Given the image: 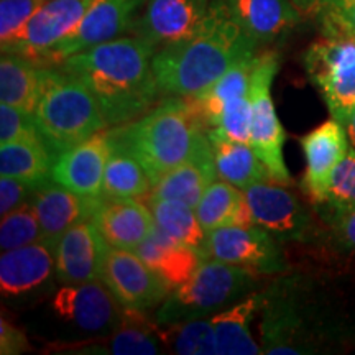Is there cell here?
<instances>
[{"label":"cell","instance_id":"obj_44","mask_svg":"<svg viewBox=\"0 0 355 355\" xmlns=\"http://www.w3.org/2000/svg\"><path fill=\"white\" fill-rule=\"evenodd\" d=\"M344 127H345V130H347V135H349L350 144H352V146L355 148V110H354L352 114L349 115L347 119H345Z\"/></svg>","mask_w":355,"mask_h":355},{"label":"cell","instance_id":"obj_31","mask_svg":"<svg viewBox=\"0 0 355 355\" xmlns=\"http://www.w3.org/2000/svg\"><path fill=\"white\" fill-rule=\"evenodd\" d=\"M55 157L43 141H12L0 146V176L24 181L33 191L51 180Z\"/></svg>","mask_w":355,"mask_h":355},{"label":"cell","instance_id":"obj_3","mask_svg":"<svg viewBox=\"0 0 355 355\" xmlns=\"http://www.w3.org/2000/svg\"><path fill=\"white\" fill-rule=\"evenodd\" d=\"M347 337L336 311L309 279L285 277L263 291L261 354L308 355L334 350Z\"/></svg>","mask_w":355,"mask_h":355},{"label":"cell","instance_id":"obj_17","mask_svg":"<svg viewBox=\"0 0 355 355\" xmlns=\"http://www.w3.org/2000/svg\"><path fill=\"white\" fill-rule=\"evenodd\" d=\"M109 245L94 222L84 220L61 235L55 248L56 278L63 285L101 279Z\"/></svg>","mask_w":355,"mask_h":355},{"label":"cell","instance_id":"obj_10","mask_svg":"<svg viewBox=\"0 0 355 355\" xmlns=\"http://www.w3.org/2000/svg\"><path fill=\"white\" fill-rule=\"evenodd\" d=\"M146 3L148 0H96L78 28L61 40L40 64L56 66L74 53L132 33Z\"/></svg>","mask_w":355,"mask_h":355},{"label":"cell","instance_id":"obj_27","mask_svg":"<svg viewBox=\"0 0 355 355\" xmlns=\"http://www.w3.org/2000/svg\"><path fill=\"white\" fill-rule=\"evenodd\" d=\"M46 66L30 58L2 53L0 60V99L2 104L35 115L44 87Z\"/></svg>","mask_w":355,"mask_h":355},{"label":"cell","instance_id":"obj_8","mask_svg":"<svg viewBox=\"0 0 355 355\" xmlns=\"http://www.w3.org/2000/svg\"><path fill=\"white\" fill-rule=\"evenodd\" d=\"M303 64L331 117L344 123L355 110V40L322 35L304 51Z\"/></svg>","mask_w":355,"mask_h":355},{"label":"cell","instance_id":"obj_30","mask_svg":"<svg viewBox=\"0 0 355 355\" xmlns=\"http://www.w3.org/2000/svg\"><path fill=\"white\" fill-rule=\"evenodd\" d=\"M194 211L206 232L229 225L254 224L243 189L224 180H216L204 191Z\"/></svg>","mask_w":355,"mask_h":355},{"label":"cell","instance_id":"obj_19","mask_svg":"<svg viewBox=\"0 0 355 355\" xmlns=\"http://www.w3.org/2000/svg\"><path fill=\"white\" fill-rule=\"evenodd\" d=\"M105 130L58 155L53 163L51 180L81 196L101 198L105 166L112 152Z\"/></svg>","mask_w":355,"mask_h":355},{"label":"cell","instance_id":"obj_25","mask_svg":"<svg viewBox=\"0 0 355 355\" xmlns=\"http://www.w3.org/2000/svg\"><path fill=\"white\" fill-rule=\"evenodd\" d=\"M135 254L166 283L170 290L188 282L202 261V257L194 248L175 241L157 224L148 237L135 248Z\"/></svg>","mask_w":355,"mask_h":355},{"label":"cell","instance_id":"obj_39","mask_svg":"<svg viewBox=\"0 0 355 355\" xmlns=\"http://www.w3.org/2000/svg\"><path fill=\"white\" fill-rule=\"evenodd\" d=\"M12 141H43V139L35 122V115L2 104L0 105V144H12Z\"/></svg>","mask_w":355,"mask_h":355},{"label":"cell","instance_id":"obj_36","mask_svg":"<svg viewBox=\"0 0 355 355\" xmlns=\"http://www.w3.org/2000/svg\"><path fill=\"white\" fill-rule=\"evenodd\" d=\"M42 242V225L33 202L21 206L2 216L0 222V247L2 252Z\"/></svg>","mask_w":355,"mask_h":355},{"label":"cell","instance_id":"obj_21","mask_svg":"<svg viewBox=\"0 0 355 355\" xmlns=\"http://www.w3.org/2000/svg\"><path fill=\"white\" fill-rule=\"evenodd\" d=\"M53 273L55 252L44 242L6 250L0 257V291L8 300L32 296L50 283Z\"/></svg>","mask_w":355,"mask_h":355},{"label":"cell","instance_id":"obj_43","mask_svg":"<svg viewBox=\"0 0 355 355\" xmlns=\"http://www.w3.org/2000/svg\"><path fill=\"white\" fill-rule=\"evenodd\" d=\"M30 349L28 339L20 327L13 326L6 318L0 319V354L17 355Z\"/></svg>","mask_w":355,"mask_h":355},{"label":"cell","instance_id":"obj_2","mask_svg":"<svg viewBox=\"0 0 355 355\" xmlns=\"http://www.w3.org/2000/svg\"><path fill=\"white\" fill-rule=\"evenodd\" d=\"M260 53V46L214 2L196 33L159 48L153 71L162 94L193 97L206 91L225 71Z\"/></svg>","mask_w":355,"mask_h":355},{"label":"cell","instance_id":"obj_5","mask_svg":"<svg viewBox=\"0 0 355 355\" xmlns=\"http://www.w3.org/2000/svg\"><path fill=\"white\" fill-rule=\"evenodd\" d=\"M40 135L53 157L109 128L94 92L73 74L46 66L44 87L35 110Z\"/></svg>","mask_w":355,"mask_h":355},{"label":"cell","instance_id":"obj_32","mask_svg":"<svg viewBox=\"0 0 355 355\" xmlns=\"http://www.w3.org/2000/svg\"><path fill=\"white\" fill-rule=\"evenodd\" d=\"M144 201L152 209L155 224L163 232H166L175 241L184 243L206 259V237L207 232L202 229L196 211L183 202L168 201V199H155L146 196Z\"/></svg>","mask_w":355,"mask_h":355},{"label":"cell","instance_id":"obj_14","mask_svg":"<svg viewBox=\"0 0 355 355\" xmlns=\"http://www.w3.org/2000/svg\"><path fill=\"white\" fill-rule=\"evenodd\" d=\"M53 311L79 329L104 334L117 329L123 308L102 279L63 285L51 300Z\"/></svg>","mask_w":355,"mask_h":355},{"label":"cell","instance_id":"obj_42","mask_svg":"<svg viewBox=\"0 0 355 355\" xmlns=\"http://www.w3.org/2000/svg\"><path fill=\"white\" fill-rule=\"evenodd\" d=\"M336 241L349 252H355V207L326 216Z\"/></svg>","mask_w":355,"mask_h":355},{"label":"cell","instance_id":"obj_16","mask_svg":"<svg viewBox=\"0 0 355 355\" xmlns=\"http://www.w3.org/2000/svg\"><path fill=\"white\" fill-rule=\"evenodd\" d=\"M349 135L344 123L331 117L301 139L306 170L301 189L314 206L326 198L334 170L349 150Z\"/></svg>","mask_w":355,"mask_h":355},{"label":"cell","instance_id":"obj_28","mask_svg":"<svg viewBox=\"0 0 355 355\" xmlns=\"http://www.w3.org/2000/svg\"><path fill=\"white\" fill-rule=\"evenodd\" d=\"M207 139L211 141L217 175L220 180L241 189L259 181H273L268 168L248 144L229 139L219 128H209Z\"/></svg>","mask_w":355,"mask_h":355},{"label":"cell","instance_id":"obj_9","mask_svg":"<svg viewBox=\"0 0 355 355\" xmlns=\"http://www.w3.org/2000/svg\"><path fill=\"white\" fill-rule=\"evenodd\" d=\"M206 259L237 265L257 275L286 272L288 261L279 242L259 225H229L206 237Z\"/></svg>","mask_w":355,"mask_h":355},{"label":"cell","instance_id":"obj_41","mask_svg":"<svg viewBox=\"0 0 355 355\" xmlns=\"http://www.w3.org/2000/svg\"><path fill=\"white\" fill-rule=\"evenodd\" d=\"M30 193H33V189L24 181L10 176H0V216H6L26 202Z\"/></svg>","mask_w":355,"mask_h":355},{"label":"cell","instance_id":"obj_24","mask_svg":"<svg viewBox=\"0 0 355 355\" xmlns=\"http://www.w3.org/2000/svg\"><path fill=\"white\" fill-rule=\"evenodd\" d=\"M158 322L150 321L141 311L123 308L117 329L104 336L99 343H81L60 345L71 354H114V355H150L159 354Z\"/></svg>","mask_w":355,"mask_h":355},{"label":"cell","instance_id":"obj_37","mask_svg":"<svg viewBox=\"0 0 355 355\" xmlns=\"http://www.w3.org/2000/svg\"><path fill=\"white\" fill-rule=\"evenodd\" d=\"M318 207L322 209L324 217L355 207V148L352 145L332 173L326 198Z\"/></svg>","mask_w":355,"mask_h":355},{"label":"cell","instance_id":"obj_26","mask_svg":"<svg viewBox=\"0 0 355 355\" xmlns=\"http://www.w3.org/2000/svg\"><path fill=\"white\" fill-rule=\"evenodd\" d=\"M263 306V291H252L245 298L209 318L216 332L217 355H257L261 345L252 336L250 326Z\"/></svg>","mask_w":355,"mask_h":355},{"label":"cell","instance_id":"obj_13","mask_svg":"<svg viewBox=\"0 0 355 355\" xmlns=\"http://www.w3.org/2000/svg\"><path fill=\"white\" fill-rule=\"evenodd\" d=\"M96 0H48L25 30L15 40L2 46V53H15L42 63L43 58L61 40L81 24Z\"/></svg>","mask_w":355,"mask_h":355},{"label":"cell","instance_id":"obj_15","mask_svg":"<svg viewBox=\"0 0 355 355\" xmlns=\"http://www.w3.org/2000/svg\"><path fill=\"white\" fill-rule=\"evenodd\" d=\"M212 0H148L132 35L146 40L158 50L189 38L204 25Z\"/></svg>","mask_w":355,"mask_h":355},{"label":"cell","instance_id":"obj_33","mask_svg":"<svg viewBox=\"0 0 355 355\" xmlns=\"http://www.w3.org/2000/svg\"><path fill=\"white\" fill-rule=\"evenodd\" d=\"M152 189L153 183L144 166L132 155L112 145V152H110L107 166H105L101 198L144 199L152 193Z\"/></svg>","mask_w":355,"mask_h":355},{"label":"cell","instance_id":"obj_1","mask_svg":"<svg viewBox=\"0 0 355 355\" xmlns=\"http://www.w3.org/2000/svg\"><path fill=\"white\" fill-rule=\"evenodd\" d=\"M157 46L130 35L94 44L56 64L94 92L109 127L135 121L157 105L159 91L153 71Z\"/></svg>","mask_w":355,"mask_h":355},{"label":"cell","instance_id":"obj_11","mask_svg":"<svg viewBox=\"0 0 355 355\" xmlns=\"http://www.w3.org/2000/svg\"><path fill=\"white\" fill-rule=\"evenodd\" d=\"M255 225L278 242H303L313 229V217L296 194L275 181H259L243 189Z\"/></svg>","mask_w":355,"mask_h":355},{"label":"cell","instance_id":"obj_23","mask_svg":"<svg viewBox=\"0 0 355 355\" xmlns=\"http://www.w3.org/2000/svg\"><path fill=\"white\" fill-rule=\"evenodd\" d=\"M92 222L109 247L132 252H135L155 227L150 206L144 199L135 198H102Z\"/></svg>","mask_w":355,"mask_h":355},{"label":"cell","instance_id":"obj_6","mask_svg":"<svg viewBox=\"0 0 355 355\" xmlns=\"http://www.w3.org/2000/svg\"><path fill=\"white\" fill-rule=\"evenodd\" d=\"M260 275L242 266L202 259L188 282L171 290L155 311L158 324H175L211 318L245 298L259 286Z\"/></svg>","mask_w":355,"mask_h":355},{"label":"cell","instance_id":"obj_22","mask_svg":"<svg viewBox=\"0 0 355 355\" xmlns=\"http://www.w3.org/2000/svg\"><path fill=\"white\" fill-rule=\"evenodd\" d=\"M217 176L219 175H217L211 141L207 139V132H202L199 135L193 155L181 165L168 171L153 186L148 196L183 202L186 206L196 209L204 191L214 183Z\"/></svg>","mask_w":355,"mask_h":355},{"label":"cell","instance_id":"obj_40","mask_svg":"<svg viewBox=\"0 0 355 355\" xmlns=\"http://www.w3.org/2000/svg\"><path fill=\"white\" fill-rule=\"evenodd\" d=\"M214 128H219L229 139L250 145L252 91L225 105V109L222 110L220 121Z\"/></svg>","mask_w":355,"mask_h":355},{"label":"cell","instance_id":"obj_35","mask_svg":"<svg viewBox=\"0 0 355 355\" xmlns=\"http://www.w3.org/2000/svg\"><path fill=\"white\" fill-rule=\"evenodd\" d=\"M303 13L316 17L326 37L355 40V0H293Z\"/></svg>","mask_w":355,"mask_h":355},{"label":"cell","instance_id":"obj_4","mask_svg":"<svg viewBox=\"0 0 355 355\" xmlns=\"http://www.w3.org/2000/svg\"><path fill=\"white\" fill-rule=\"evenodd\" d=\"M105 132L110 144L144 166L155 186L193 155L199 135L207 130L188 99L171 96L135 121Z\"/></svg>","mask_w":355,"mask_h":355},{"label":"cell","instance_id":"obj_12","mask_svg":"<svg viewBox=\"0 0 355 355\" xmlns=\"http://www.w3.org/2000/svg\"><path fill=\"white\" fill-rule=\"evenodd\" d=\"M102 282L117 298L122 308L146 311L158 308L171 290L135 252L109 247Z\"/></svg>","mask_w":355,"mask_h":355},{"label":"cell","instance_id":"obj_29","mask_svg":"<svg viewBox=\"0 0 355 355\" xmlns=\"http://www.w3.org/2000/svg\"><path fill=\"white\" fill-rule=\"evenodd\" d=\"M257 56H259V53L255 56L241 61V63L234 64L214 84H211L206 91L199 92L198 96L186 97L189 104L193 105L194 112L201 119L206 130L217 127L225 105L250 92L252 74H254L257 64Z\"/></svg>","mask_w":355,"mask_h":355},{"label":"cell","instance_id":"obj_20","mask_svg":"<svg viewBox=\"0 0 355 355\" xmlns=\"http://www.w3.org/2000/svg\"><path fill=\"white\" fill-rule=\"evenodd\" d=\"M102 198H87L50 180L33 191V206L42 225V242L55 248L73 225L91 220Z\"/></svg>","mask_w":355,"mask_h":355},{"label":"cell","instance_id":"obj_38","mask_svg":"<svg viewBox=\"0 0 355 355\" xmlns=\"http://www.w3.org/2000/svg\"><path fill=\"white\" fill-rule=\"evenodd\" d=\"M48 0H0V44L6 46L24 32Z\"/></svg>","mask_w":355,"mask_h":355},{"label":"cell","instance_id":"obj_34","mask_svg":"<svg viewBox=\"0 0 355 355\" xmlns=\"http://www.w3.org/2000/svg\"><path fill=\"white\" fill-rule=\"evenodd\" d=\"M158 332L165 347L180 355L217 354L216 332L209 318L194 321L158 324Z\"/></svg>","mask_w":355,"mask_h":355},{"label":"cell","instance_id":"obj_18","mask_svg":"<svg viewBox=\"0 0 355 355\" xmlns=\"http://www.w3.org/2000/svg\"><path fill=\"white\" fill-rule=\"evenodd\" d=\"M259 46L272 44L303 20L293 0H212Z\"/></svg>","mask_w":355,"mask_h":355},{"label":"cell","instance_id":"obj_7","mask_svg":"<svg viewBox=\"0 0 355 355\" xmlns=\"http://www.w3.org/2000/svg\"><path fill=\"white\" fill-rule=\"evenodd\" d=\"M279 69L277 51H260L252 74V132L250 146L268 168L275 183L291 184V175L285 163L286 133L275 109L272 84Z\"/></svg>","mask_w":355,"mask_h":355}]
</instances>
